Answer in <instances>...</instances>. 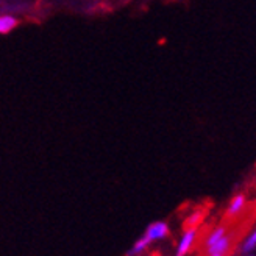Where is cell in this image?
I'll list each match as a JSON object with an SVG mask.
<instances>
[{"label": "cell", "mask_w": 256, "mask_h": 256, "mask_svg": "<svg viewBox=\"0 0 256 256\" xmlns=\"http://www.w3.org/2000/svg\"><path fill=\"white\" fill-rule=\"evenodd\" d=\"M246 203H247L246 196H242V194L234 196L226 208V217H236L238 214H240L242 210L246 208Z\"/></svg>", "instance_id": "cell-5"}, {"label": "cell", "mask_w": 256, "mask_h": 256, "mask_svg": "<svg viewBox=\"0 0 256 256\" xmlns=\"http://www.w3.org/2000/svg\"><path fill=\"white\" fill-rule=\"evenodd\" d=\"M169 225L166 222H153L147 226L146 230V234L148 236V239L153 242V240H161L164 238H168L169 234Z\"/></svg>", "instance_id": "cell-2"}, {"label": "cell", "mask_w": 256, "mask_h": 256, "mask_svg": "<svg viewBox=\"0 0 256 256\" xmlns=\"http://www.w3.org/2000/svg\"><path fill=\"white\" fill-rule=\"evenodd\" d=\"M254 248H256V230H254V232L244 240V244L240 246L239 252H240V253H244V254H247V253L253 252Z\"/></svg>", "instance_id": "cell-9"}, {"label": "cell", "mask_w": 256, "mask_h": 256, "mask_svg": "<svg viewBox=\"0 0 256 256\" xmlns=\"http://www.w3.org/2000/svg\"><path fill=\"white\" fill-rule=\"evenodd\" d=\"M232 242H233V238L230 234H225L220 240H217L212 247L204 250V253H206V256H225L228 250L232 248Z\"/></svg>", "instance_id": "cell-3"}, {"label": "cell", "mask_w": 256, "mask_h": 256, "mask_svg": "<svg viewBox=\"0 0 256 256\" xmlns=\"http://www.w3.org/2000/svg\"><path fill=\"white\" fill-rule=\"evenodd\" d=\"M148 256H160L158 253H152V254H148Z\"/></svg>", "instance_id": "cell-10"}, {"label": "cell", "mask_w": 256, "mask_h": 256, "mask_svg": "<svg viewBox=\"0 0 256 256\" xmlns=\"http://www.w3.org/2000/svg\"><path fill=\"white\" fill-rule=\"evenodd\" d=\"M226 234V226L225 225H219V226H216L212 232L208 234L206 240H204V250H208L210 247H212L217 240H220Z\"/></svg>", "instance_id": "cell-6"}, {"label": "cell", "mask_w": 256, "mask_h": 256, "mask_svg": "<svg viewBox=\"0 0 256 256\" xmlns=\"http://www.w3.org/2000/svg\"><path fill=\"white\" fill-rule=\"evenodd\" d=\"M196 238H197V230H184V234L180 239V244L176 247L175 256H186L190 252L192 246H194Z\"/></svg>", "instance_id": "cell-1"}, {"label": "cell", "mask_w": 256, "mask_h": 256, "mask_svg": "<svg viewBox=\"0 0 256 256\" xmlns=\"http://www.w3.org/2000/svg\"><path fill=\"white\" fill-rule=\"evenodd\" d=\"M150 242L152 240L148 239L147 234H144L142 238H139L133 244V247L128 250V256H139V254H142V252H146V248L148 247Z\"/></svg>", "instance_id": "cell-7"}, {"label": "cell", "mask_w": 256, "mask_h": 256, "mask_svg": "<svg viewBox=\"0 0 256 256\" xmlns=\"http://www.w3.org/2000/svg\"><path fill=\"white\" fill-rule=\"evenodd\" d=\"M16 25H18L16 18H12L10 14H4L2 18H0V33L6 34V33H10L12 28H14Z\"/></svg>", "instance_id": "cell-8"}, {"label": "cell", "mask_w": 256, "mask_h": 256, "mask_svg": "<svg viewBox=\"0 0 256 256\" xmlns=\"http://www.w3.org/2000/svg\"><path fill=\"white\" fill-rule=\"evenodd\" d=\"M204 216H206V210L198 208L194 210L184 220V230H198V226L202 225V222L204 220Z\"/></svg>", "instance_id": "cell-4"}]
</instances>
